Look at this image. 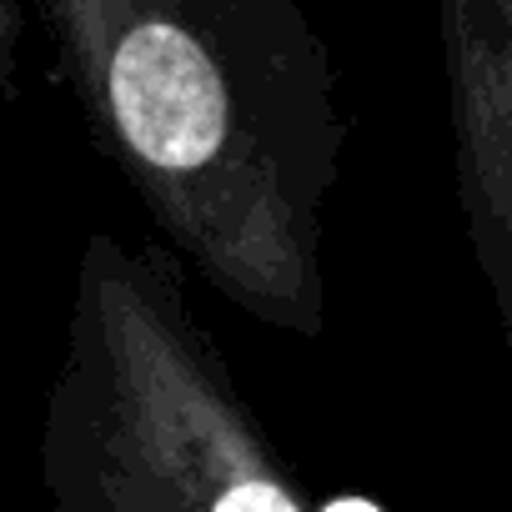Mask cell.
<instances>
[{
    "instance_id": "1",
    "label": "cell",
    "mask_w": 512,
    "mask_h": 512,
    "mask_svg": "<svg viewBox=\"0 0 512 512\" xmlns=\"http://www.w3.org/2000/svg\"><path fill=\"white\" fill-rule=\"evenodd\" d=\"M111 101L126 141L156 166H201L221 146V76L176 26H141L121 41L111 61Z\"/></svg>"
},
{
    "instance_id": "2",
    "label": "cell",
    "mask_w": 512,
    "mask_h": 512,
    "mask_svg": "<svg viewBox=\"0 0 512 512\" xmlns=\"http://www.w3.org/2000/svg\"><path fill=\"white\" fill-rule=\"evenodd\" d=\"M211 512H297V507L277 482H236L231 492H221Z\"/></svg>"
},
{
    "instance_id": "3",
    "label": "cell",
    "mask_w": 512,
    "mask_h": 512,
    "mask_svg": "<svg viewBox=\"0 0 512 512\" xmlns=\"http://www.w3.org/2000/svg\"><path fill=\"white\" fill-rule=\"evenodd\" d=\"M327 512H382L377 502H367V497H337Z\"/></svg>"
}]
</instances>
